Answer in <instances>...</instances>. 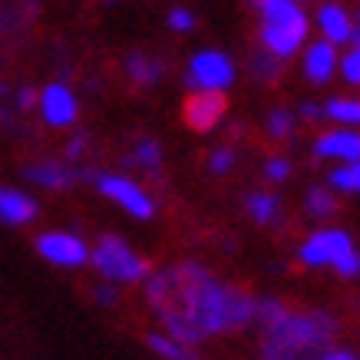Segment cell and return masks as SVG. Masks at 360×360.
Listing matches in <instances>:
<instances>
[{
  "label": "cell",
  "instance_id": "cell-1",
  "mask_svg": "<svg viewBox=\"0 0 360 360\" xmlns=\"http://www.w3.org/2000/svg\"><path fill=\"white\" fill-rule=\"evenodd\" d=\"M146 297L165 324L169 338L182 344H198L212 334L238 330L258 321V301L238 288L221 284L202 264L186 262L155 274L146 284Z\"/></svg>",
  "mask_w": 360,
  "mask_h": 360
},
{
  "label": "cell",
  "instance_id": "cell-2",
  "mask_svg": "<svg viewBox=\"0 0 360 360\" xmlns=\"http://www.w3.org/2000/svg\"><path fill=\"white\" fill-rule=\"evenodd\" d=\"M264 360H321L334 347L338 321L328 311H291L274 297L258 301Z\"/></svg>",
  "mask_w": 360,
  "mask_h": 360
},
{
  "label": "cell",
  "instance_id": "cell-3",
  "mask_svg": "<svg viewBox=\"0 0 360 360\" xmlns=\"http://www.w3.org/2000/svg\"><path fill=\"white\" fill-rule=\"evenodd\" d=\"M307 20L304 7L297 0H262V50L274 60H291L297 50L307 46Z\"/></svg>",
  "mask_w": 360,
  "mask_h": 360
},
{
  "label": "cell",
  "instance_id": "cell-4",
  "mask_svg": "<svg viewBox=\"0 0 360 360\" xmlns=\"http://www.w3.org/2000/svg\"><path fill=\"white\" fill-rule=\"evenodd\" d=\"M93 264H96V271L110 284H136L142 278H149V262L142 255H136L116 235L99 238V245L93 248Z\"/></svg>",
  "mask_w": 360,
  "mask_h": 360
},
{
  "label": "cell",
  "instance_id": "cell-5",
  "mask_svg": "<svg viewBox=\"0 0 360 360\" xmlns=\"http://www.w3.org/2000/svg\"><path fill=\"white\" fill-rule=\"evenodd\" d=\"M354 248H357V245H354V238H350V231L317 229L301 241L297 258H301V264H307V268H330V271H334Z\"/></svg>",
  "mask_w": 360,
  "mask_h": 360
},
{
  "label": "cell",
  "instance_id": "cell-6",
  "mask_svg": "<svg viewBox=\"0 0 360 360\" xmlns=\"http://www.w3.org/2000/svg\"><path fill=\"white\" fill-rule=\"evenodd\" d=\"M186 83L195 93H225L235 83V63L229 53L221 50H198L188 60V73Z\"/></svg>",
  "mask_w": 360,
  "mask_h": 360
},
{
  "label": "cell",
  "instance_id": "cell-7",
  "mask_svg": "<svg viewBox=\"0 0 360 360\" xmlns=\"http://www.w3.org/2000/svg\"><path fill=\"white\" fill-rule=\"evenodd\" d=\"M96 188H99V195H106L110 202H116V205H120L126 215H132V219L149 221L155 215L153 195H149L136 179H129V175H110V172L99 175Z\"/></svg>",
  "mask_w": 360,
  "mask_h": 360
},
{
  "label": "cell",
  "instance_id": "cell-8",
  "mask_svg": "<svg viewBox=\"0 0 360 360\" xmlns=\"http://www.w3.org/2000/svg\"><path fill=\"white\" fill-rule=\"evenodd\" d=\"M37 251L56 268H79V264L93 262V251L86 248V241L73 231H44L37 238Z\"/></svg>",
  "mask_w": 360,
  "mask_h": 360
},
{
  "label": "cell",
  "instance_id": "cell-9",
  "mask_svg": "<svg viewBox=\"0 0 360 360\" xmlns=\"http://www.w3.org/2000/svg\"><path fill=\"white\" fill-rule=\"evenodd\" d=\"M37 106H40V116L46 126H56V129L73 126L79 116V99L66 83H46L37 96Z\"/></svg>",
  "mask_w": 360,
  "mask_h": 360
},
{
  "label": "cell",
  "instance_id": "cell-10",
  "mask_svg": "<svg viewBox=\"0 0 360 360\" xmlns=\"http://www.w3.org/2000/svg\"><path fill=\"white\" fill-rule=\"evenodd\" d=\"M314 155L317 159H328V162L347 165V162H360V129H334L321 132L314 139Z\"/></svg>",
  "mask_w": 360,
  "mask_h": 360
},
{
  "label": "cell",
  "instance_id": "cell-11",
  "mask_svg": "<svg viewBox=\"0 0 360 360\" xmlns=\"http://www.w3.org/2000/svg\"><path fill=\"white\" fill-rule=\"evenodd\" d=\"M304 77L307 83L314 86H324L334 79V73L340 70V56H338V46L328 44V40H314V44L304 46Z\"/></svg>",
  "mask_w": 360,
  "mask_h": 360
},
{
  "label": "cell",
  "instance_id": "cell-12",
  "mask_svg": "<svg viewBox=\"0 0 360 360\" xmlns=\"http://www.w3.org/2000/svg\"><path fill=\"white\" fill-rule=\"evenodd\" d=\"M225 116V96L221 93H192L186 103V122L195 132L215 129Z\"/></svg>",
  "mask_w": 360,
  "mask_h": 360
},
{
  "label": "cell",
  "instance_id": "cell-13",
  "mask_svg": "<svg viewBox=\"0 0 360 360\" xmlns=\"http://www.w3.org/2000/svg\"><path fill=\"white\" fill-rule=\"evenodd\" d=\"M314 23H317V30H321V40H328L334 46L354 44V17L340 4H321Z\"/></svg>",
  "mask_w": 360,
  "mask_h": 360
},
{
  "label": "cell",
  "instance_id": "cell-14",
  "mask_svg": "<svg viewBox=\"0 0 360 360\" xmlns=\"http://www.w3.org/2000/svg\"><path fill=\"white\" fill-rule=\"evenodd\" d=\"M37 202L27 192L11 186H0V221L4 225H30L37 219Z\"/></svg>",
  "mask_w": 360,
  "mask_h": 360
},
{
  "label": "cell",
  "instance_id": "cell-15",
  "mask_svg": "<svg viewBox=\"0 0 360 360\" xmlns=\"http://www.w3.org/2000/svg\"><path fill=\"white\" fill-rule=\"evenodd\" d=\"M23 179L37 182V186H44V188H66V186H73L77 172L63 162H33L23 169Z\"/></svg>",
  "mask_w": 360,
  "mask_h": 360
},
{
  "label": "cell",
  "instance_id": "cell-16",
  "mask_svg": "<svg viewBox=\"0 0 360 360\" xmlns=\"http://www.w3.org/2000/svg\"><path fill=\"white\" fill-rule=\"evenodd\" d=\"M324 120L338 122L344 129H360V99L357 96H334L324 103Z\"/></svg>",
  "mask_w": 360,
  "mask_h": 360
},
{
  "label": "cell",
  "instance_id": "cell-17",
  "mask_svg": "<svg viewBox=\"0 0 360 360\" xmlns=\"http://www.w3.org/2000/svg\"><path fill=\"white\" fill-rule=\"evenodd\" d=\"M304 212L314 221H328L338 215V195L330 186H311L304 195Z\"/></svg>",
  "mask_w": 360,
  "mask_h": 360
},
{
  "label": "cell",
  "instance_id": "cell-18",
  "mask_svg": "<svg viewBox=\"0 0 360 360\" xmlns=\"http://www.w3.org/2000/svg\"><path fill=\"white\" fill-rule=\"evenodd\" d=\"M248 215L258 225H274L281 219V198L271 192H251L248 195Z\"/></svg>",
  "mask_w": 360,
  "mask_h": 360
},
{
  "label": "cell",
  "instance_id": "cell-19",
  "mask_svg": "<svg viewBox=\"0 0 360 360\" xmlns=\"http://www.w3.org/2000/svg\"><path fill=\"white\" fill-rule=\"evenodd\" d=\"M126 73H129L139 86H153L155 79L162 77V63H159L155 56L129 53V56H126Z\"/></svg>",
  "mask_w": 360,
  "mask_h": 360
},
{
  "label": "cell",
  "instance_id": "cell-20",
  "mask_svg": "<svg viewBox=\"0 0 360 360\" xmlns=\"http://www.w3.org/2000/svg\"><path fill=\"white\" fill-rule=\"evenodd\" d=\"M328 186L334 192H344V195H360V162L334 165L328 175Z\"/></svg>",
  "mask_w": 360,
  "mask_h": 360
},
{
  "label": "cell",
  "instance_id": "cell-21",
  "mask_svg": "<svg viewBox=\"0 0 360 360\" xmlns=\"http://www.w3.org/2000/svg\"><path fill=\"white\" fill-rule=\"evenodd\" d=\"M149 347L162 360H195V350L182 344V340L169 338V334H149Z\"/></svg>",
  "mask_w": 360,
  "mask_h": 360
},
{
  "label": "cell",
  "instance_id": "cell-22",
  "mask_svg": "<svg viewBox=\"0 0 360 360\" xmlns=\"http://www.w3.org/2000/svg\"><path fill=\"white\" fill-rule=\"evenodd\" d=\"M297 126V116L291 110H284V106H278V110L268 112V120H264V129H268V136L278 142H284L291 132H295Z\"/></svg>",
  "mask_w": 360,
  "mask_h": 360
},
{
  "label": "cell",
  "instance_id": "cell-23",
  "mask_svg": "<svg viewBox=\"0 0 360 360\" xmlns=\"http://www.w3.org/2000/svg\"><path fill=\"white\" fill-rule=\"evenodd\" d=\"M159 162H162V149L153 139H142L129 155V165H139V169H159Z\"/></svg>",
  "mask_w": 360,
  "mask_h": 360
},
{
  "label": "cell",
  "instance_id": "cell-24",
  "mask_svg": "<svg viewBox=\"0 0 360 360\" xmlns=\"http://www.w3.org/2000/svg\"><path fill=\"white\" fill-rule=\"evenodd\" d=\"M340 77L347 79L350 86H360V46H350L347 53L340 56Z\"/></svg>",
  "mask_w": 360,
  "mask_h": 360
},
{
  "label": "cell",
  "instance_id": "cell-25",
  "mask_svg": "<svg viewBox=\"0 0 360 360\" xmlns=\"http://www.w3.org/2000/svg\"><path fill=\"white\" fill-rule=\"evenodd\" d=\"M231 165H235V153H231L229 146H219L215 153L208 155V169H212V175H225V172H231Z\"/></svg>",
  "mask_w": 360,
  "mask_h": 360
},
{
  "label": "cell",
  "instance_id": "cell-26",
  "mask_svg": "<svg viewBox=\"0 0 360 360\" xmlns=\"http://www.w3.org/2000/svg\"><path fill=\"white\" fill-rule=\"evenodd\" d=\"M288 175H291V159H288V155H271V159L264 162V179L284 182Z\"/></svg>",
  "mask_w": 360,
  "mask_h": 360
},
{
  "label": "cell",
  "instance_id": "cell-27",
  "mask_svg": "<svg viewBox=\"0 0 360 360\" xmlns=\"http://www.w3.org/2000/svg\"><path fill=\"white\" fill-rule=\"evenodd\" d=\"M278 63H281V60H274V56L264 53V50H262V56H255V60H251V66H255V77H258V79H274V77H278Z\"/></svg>",
  "mask_w": 360,
  "mask_h": 360
},
{
  "label": "cell",
  "instance_id": "cell-28",
  "mask_svg": "<svg viewBox=\"0 0 360 360\" xmlns=\"http://www.w3.org/2000/svg\"><path fill=\"white\" fill-rule=\"evenodd\" d=\"M169 27H172L175 33H188L195 27V17H192V11H186V7H175V11L169 13Z\"/></svg>",
  "mask_w": 360,
  "mask_h": 360
},
{
  "label": "cell",
  "instance_id": "cell-29",
  "mask_svg": "<svg viewBox=\"0 0 360 360\" xmlns=\"http://www.w3.org/2000/svg\"><path fill=\"white\" fill-rule=\"evenodd\" d=\"M297 116L307 122H314V120H324V106H317V103H304L301 110H297Z\"/></svg>",
  "mask_w": 360,
  "mask_h": 360
},
{
  "label": "cell",
  "instance_id": "cell-30",
  "mask_svg": "<svg viewBox=\"0 0 360 360\" xmlns=\"http://www.w3.org/2000/svg\"><path fill=\"white\" fill-rule=\"evenodd\" d=\"M321 360H360V354H354V350H344V347H330Z\"/></svg>",
  "mask_w": 360,
  "mask_h": 360
},
{
  "label": "cell",
  "instance_id": "cell-31",
  "mask_svg": "<svg viewBox=\"0 0 360 360\" xmlns=\"http://www.w3.org/2000/svg\"><path fill=\"white\" fill-rule=\"evenodd\" d=\"M83 146H86V136H77V139H70V146H66V155H70V159H77V155L83 153Z\"/></svg>",
  "mask_w": 360,
  "mask_h": 360
},
{
  "label": "cell",
  "instance_id": "cell-32",
  "mask_svg": "<svg viewBox=\"0 0 360 360\" xmlns=\"http://www.w3.org/2000/svg\"><path fill=\"white\" fill-rule=\"evenodd\" d=\"M93 295H96V301H103V304H116V291H112V288H96Z\"/></svg>",
  "mask_w": 360,
  "mask_h": 360
},
{
  "label": "cell",
  "instance_id": "cell-33",
  "mask_svg": "<svg viewBox=\"0 0 360 360\" xmlns=\"http://www.w3.org/2000/svg\"><path fill=\"white\" fill-rule=\"evenodd\" d=\"M17 106H23V110H30V106H33V93H30V89L17 93Z\"/></svg>",
  "mask_w": 360,
  "mask_h": 360
},
{
  "label": "cell",
  "instance_id": "cell-34",
  "mask_svg": "<svg viewBox=\"0 0 360 360\" xmlns=\"http://www.w3.org/2000/svg\"><path fill=\"white\" fill-rule=\"evenodd\" d=\"M354 46H360V13L354 17Z\"/></svg>",
  "mask_w": 360,
  "mask_h": 360
},
{
  "label": "cell",
  "instance_id": "cell-35",
  "mask_svg": "<svg viewBox=\"0 0 360 360\" xmlns=\"http://www.w3.org/2000/svg\"><path fill=\"white\" fill-rule=\"evenodd\" d=\"M255 4H262V0H255Z\"/></svg>",
  "mask_w": 360,
  "mask_h": 360
},
{
  "label": "cell",
  "instance_id": "cell-36",
  "mask_svg": "<svg viewBox=\"0 0 360 360\" xmlns=\"http://www.w3.org/2000/svg\"><path fill=\"white\" fill-rule=\"evenodd\" d=\"M106 4H112V0H106Z\"/></svg>",
  "mask_w": 360,
  "mask_h": 360
},
{
  "label": "cell",
  "instance_id": "cell-37",
  "mask_svg": "<svg viewBox=\"0 0 360 360\" xmlns=\"http://www.w3.org/2000/svg\"><path fill=\"white\" fill-rule=\"evenodd\" d=\"M297 4H301V0H297Z\"/></svg>",
  "mask_w": 360,
  "mask_h": 360
}]
</instances>
